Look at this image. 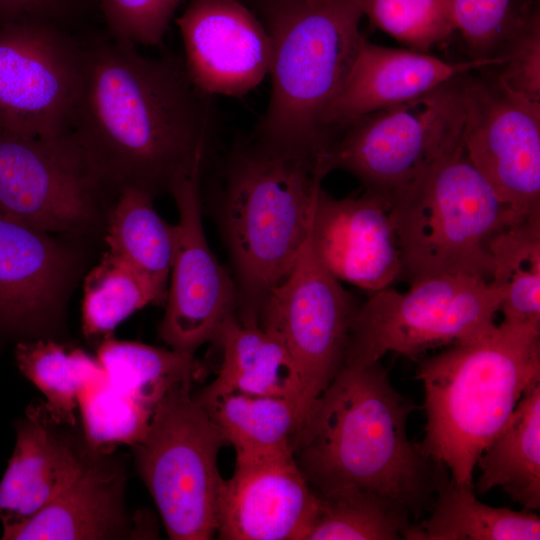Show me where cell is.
<instances>
[{
    "instance_id": "1",
    "label": "cell",
    "mask_w": 540,
    "mask_h": 540,
    "mask_svg": "<svg viewBox=\"0 0 540 540\" xmlns=\"http://www.w3.org/2000/svg\"><path fill=\"white\" fill-rule=\"evenodd\" d=\"M212 98L193 84L183 60L148 57L116 40L98 43L84 48L69 134L109 193L132 187L155 197L204 166Z\"/></svg>"
},
{
    "instance_id": "2",
    "label": "cell",
    "mask_w": 540,
    "mask_h": 540,
    "mask_svg": "<svg viewBox=\"0 0 540 540\" xmlns=\"http://www.w3.org/2000/svg\"><path fill=\"white\" fill-rule=\"evenodd\" d=\"M416 405L391 384L380 361L343 366L306 413L295 460L318 496L349 490L389 497L415 521L430 510L446 468L412 443Z\"/></svg>"
},
{
    "instance_id": "3",
    "label": "cell",
    "mask_w": 540,
    "mask_h": 540,
    "mask_svg": "<svg viewBox=\"0 0 540 540\" xmlns=\"http://www.w3.org/2000/svg\"><path fill=\"white\" fill-rule=\"evenodd\" d=\"M425 435L420 451L450 479L473 486L478 457L523 393L540 382V323L504 320L481 336L425 358Z\"/></svg>"
},
{
    "instance_id": "4",
    "label": "cell",
    "mask_w": 540,
    "mask_h": 540,
    "mask_svg": "<svg viewBox=\"0 0 540 540\" xmlns=\"http://www.w3.org/2000/svg\"><path fill=\"white\" fill-rule=\"evenodd\" d=\"M271 90L254 139L320 162L335 141L328 113L365 37L357 0H262Z\"/></svg>"
},
{
    "instance_id": "5",
    "label": "cell",
    "mask_w": 540,
    "mask_h": 540,
    "mask_svg": "<svg viewBox=\"0 0 540 540\" xmlns=\"http://www.w3.org/2000/svg\"><path fill=\"white\" fill-rule=\"evenodd\" d=\"M325 175L312 159L267 148L236 146L221 197L225 240L235 271L236 317L258 324L269 293L294 267L311 230Z\"/></svg>"
},
{
    "instance_id": "6",
    "label": "cell",
    "mask_w": 540,
    "mask_h": 540,
    "mask_svg": "<svg viewBox=\"0 0 540 540\" xmlns=\"http://www.w3.org/2000/svg\"><path fill=\"white\" fill-rule=\"evenodd\" d=\"M390 202L401 257L400 280L411 284L442 274L490 280L489 243L509 226V220L463 143Z\"/></svg>"
},
{
    "instance_id": "7",
    "label": "cell",
    "mask_w": 540,
    "mask_h": 540,
    "mask_svg": "<svg viewBox=\"0 0 540 540\" xmlns=\"http://www.w3.org/2000/svg\"><path fill=\"white\" fill-rule=\"evenodd\" d=\"M192 382H179L164 394L145 438L132 447L139 474L173 540L216 535L224 481L218 455L228 443L191 394Z\"/></svg>"
},
{
    "instance_id": "8",
    "label": "cell",
    "mask_w": 540,
    "mask_h": 540,
    "mask_svg": "<svg viewBox=\"0 0 540 540\" xmlns=\"http://www.w3.org/2000/svg\"><path fill=\"white\" fill-rule=\"evenodd\" d=\"M461 77L346 124L321 159L325 176L344 170L389 200L423 179L463 143Z\"/></svg>"
},
{
    "instance_id": "9",
    "label": "cell",
    "mask_w": 540,
    "mask_h": 540,
    "mask_svg": "<svg viewBox=\"0 0 540 540\" xmlns=\"http://www.w3.org/2000/svg\"><path fill=\"white\" fill-rule=\"evenodd\" d=\"M502 296L489 282L466 274L426 277L399 292L372 293L354 317L346 367H361L395 352L415 359L428 349L471 341L492 328Z\"/></svg>"
},
{
    "instance_id": "10",
    "label": "cell",
    "mask_w": 540,
    "mask_h": 540,
    "mask_svg": "<svg viewBox=\"0 0 540 540\" xmlns=\"http://www.w3.org/2000/svg\"><path fill=\"white\" fill-rule=\"evenodd\" d=\"M70 134L55 139L0 131V213L48 233L105 231L114 201Z\"/></svg>"
},
{
    "instance_id": "11",
    "label": "cell",
    "mask_w": 540,
    "mask_h": 540,
    "mask_svg": "<svg viewBox=\"0 0 540 540\" xmlns=\"http://www.w3.org/2000/svg\"><path fill=\"white\" fill-rule=\"evenodd\" d=\"M359 305L320 263L309 235L291 272L260 310L259 326L282 343L296 366L302 421L344 365Z\"/></svg>"
},
{
    "instance_id": "12",
    "label": "cell",
    "mask_w": 540,
    "mask_h": 540,
    "mask_svg": "<svg viewBox=\"0 0 540 540\" xmlns=\"http://www.w3.org/2000/svg\"><path fill=\"white\" fill-rule=\"evenodd\" d=\"M84 48L41 19L0 26V131L55 139L70 133Z\"/></svg>"
},
{
    "instance_id": "13",
    "label": "cell",
    "mask_w": 540,
    "mask_h": 540,
    "mask_svg": "<svg viewBox=\"0 0 540 540\" xmlns=\"http://www.w3.org/2000/svg\"><path fill=\"white\" fill-rule=\"evenodd\" d=\"M460 78L463 145L507 210L509 226L540 214V102L495 74Z\"/></svg>"
},
{
    "instance_id": "14",
    "label": "cell",
    "mask_w": 540,
    "mask_h": 540,
    "mask_svg": "<svg viewBox=\"0 0 540 540\" xmlns=\"http://www.w3.org/2000/svg\"><path fill=\"white\" fill-rule=\"evenodd\" d=\"M203 167L179 177L170 190L179 213L177 242L158 326L160 339L171 349L193 354L214 341L221 325L237 311L235 280L211 251L203 229Z\"/></svg>"
},
{
    "instance_id": "15",
    "label": "cell",
    "mask_w": 540,
    "mask_h": 540,
    "mask_svg": "<svg viewBox=\"0 0 540 540\" xmlns=\"http://www.w3.org/2000/svg\"><path fill=\"white\" fill-rule=\"evenodd\" d=\"M81 258L75 246L0 213V337L56 339Z\"/></svg>"
},
{
    "instance_id": "16",
    "label": "cell",
    "mask_w": 540,
    "mask_h": 540,
    "mask_svg": "<svg viewBox=\"0 0 540 540\" xmlns=\"http://www.w3.org/2000/svg\"><path fill=\"white\" fill-rule=\"evenodd\" d=\"M319 505L293 449L236 456L223 481L216 535L222 540H305Z\"/></svg>"
},
{
    "instance_id": "17",
    "label": "cell",
    "mask_w": 540,
    "mask_h": 540,
    "mask_svg": "<svg viewBox=\"0 0 540 540\" xmlns=\"http://www.w3.org/2000/svg\"><path fill=\"white\" fill-rule=\"evenodd\" d=\"M177 25L187 74L206 95L241 97L268 75L269 34L240 0H192Z\"/></svg>"
},
{
    "instance_id": "18",
    "label": "cell",
    "mask_w": 540,
    "mask_h": 540,
    "mask_svg": "<svg viewBox=\"0 0 540 540\" xmlns=\"http://www.w3.org/2000/svg\"><path fill=\"white\" fill-rule=\"evenodd\" d=\"M390 209L389 199L368 190L337 199L320 188L310 241L320 263L337 280L372 293L400 280L401 257Z\"/></svg>"
},
{
    "instance_id": "19",
    "label": "cell",
    "mask_w": 540,
    "mask_h": 540,
    "mask_svg": "<svg viewBox=\"0 0 540 540\" xmlns=\"http://www.w3.org/2000/svg\"><path fill=\"white\" fill-rule=\"evenodd\" d=\"M15 428V447L0 482L3 529L26 521L63 491L90 450L77 425L56 421L42 401L32 402Z\"/></svg>"
},
{
    "instance_id": "20",
    "label": "cell",
    "mask_w": 540,
    "mask_h": 540,
    "mask_svg": "<svg viewBox=\"0 0 540 540\" xmlns=\"http://www.w3.org/2000/svg\"><path fill=\"white\" fill-rule=\"evenodd\" d=\"M501 63L499 57L448 61L428 52L377 45L365 38L328 113L327 125L336 139L346 124L360 116L412 101L474 70Z\"/></svg>"
},
{
    "instance_id": "21",
    "label": "cell",
    "mask_w": 540,
    "mask_h": 540,
    "mask_svg": "<svg viewBox=\"0 0 540 540\" xmlns=\"http://www.w3.org/2000/svg\"><path fill=\"white\" fill-rule=\"evenodd\" d=\"M122 455L90 448L75 479L26 521L3 529L7 540L122 539L130 534Z\"/></svg>"
},
{
    "instance_id": "22",
    "label": "cell",
    "mask_w": 540,
    "mask_h": 540,
    "mask_svg": "<svg viewBox=\"0 0 540 540\" xmlns=\"http://www.w3.org/2000/svg\"><path fill=\"white\" fill-rule=\"evenodd\" d=\"M215 341L221 345L222 362L214 381L194 396L196 400L233 392L285 397L297 403L302 418L299 374L276 337L234 315L221 325Z\"/></svg>"
},
{
    "instance_id": "23",
    "label": "cell",
    "mask_w": 540,
    "mask_h": 540,
    "mask_svg": "<svg viewBox=\"0 0 540 540\" xmlns=\"http://www.w3.org/2000/svg\"><path fill=\"white\" fill-rule=\"evenodd\" d=\"M154 198L137 188L119 191L107 216L104 238L108 250L125 261L148 288L153 304L165 305L177 228L157 213Z\"/></svg>"
},
{
    "instance_id": "24",
    "label": "cell",
    "mask_w": 540,
    "mask_h": 540,
    "mask_svg": "<svg viewBox=\"0 0 540 540\" xmlns=\"http://www.w3.org/2000/svg\"><path fill=\"white\" fill-rule=\"evenodd\" d=\"M479 493L500 487L523 509L540 508V382L525 390L514 411L478 457Z\"/></svg>"
},
{
    "instance_id": "25",
    "label": "cell",
    "mask_w": 540,
    "mask_h": 540,
    "mask_svg": "<svg viewBox=\"0 0 540 540\" xmlns=\"http://www.w3.org/2000/svg\"><path fill=\"white\" fill-rule=\"evenodd\" d=\"M472 485L458 484L448 471L440 477L430 515L413 524L408 540H539L533 511L496 508L480 502Z\"/></svg>"
},
{
    "instance_id": "26",
    "label": "cell",
    "mask_w": 540,
    "mask_h": 540,
    "mask_svg": "<svg viewBox=\"0 0 540 540\" xmlns=\"http://www.w3.org/2000/svg\"><path fill=\"white\" fill-rule=\"evenodd\" d=\"M198 402L236 456L293 449L302 418L289 398L233 392Z\"/></svg>"
},
{
    "instance_id": "27",
    "label": "cell",
    "mask_w": 540,
    "mask_h": 540,
    "mask_svg": "<svg viewBox=\"0 0 540 540\" xmlns=\"http://www.w3.org/2000/svg\"><path fill=\"white\" fill-rule=\"evenodd\" d=\"M97 359L114 387L151 410L173 385L197 381L205 372V366L193 353L112 336L100 343Z\"/></svg>"
},
{
    "instance_id": "28",
    "label": "cell",
    "mask_w": 540,
    "mask_h": 540,
    "mask_svg": "<svg viewBox=\"0 0 540 540\" xmlns=\"http://www.w3.org/2000/svg\"><path fill=\"white\" fill-rule=\"evenodd\" d=\"M489 249L503 319L540 323V214L495 234Z\"/></svg>"
},
{
    "instance_id": "29",
    "label": "cell",
    "mask_w": 540,
    "mask_h": 540,
    "mask_svg": "<svg viewBox=\"0 0 540 540\" xmlns=\"http://www.w3.org/2000/svg\"><path fill=\"white\" fill-rule=\"evenodd\" d=\"M14 355L21 373L45 396L52 417L76 426L75 409L80 393L105 375L98 359L46 338L18 342Z\"/></svg>"
},
{
    "instance_id": "30",
    "label": "cell",
    "mask_w": 540,
    "mask_h": 540,
    "mask_svg": "<svg viewBox=\"0 0 540 540\" xmlns=\"http://www.w3.org/2000/svg\"><path fill=\"white\" fill-rule=\"evenodd\" d=\"M318 498L305 540H398L413 525L406 508L381 494L349 490Z\"/></svg>"
},
{
    "instance_id": "31",
    "label": "cell",
    "mask_w": 540,
    "mask_h": 540,
    "mask_svg": "<svg viewBox=\"0 0 540 540\" xmlns=\"http://www.w3.org/2000/svg\"><path fill=\"white\" fill-rule=\"evenodd\" d=\"M153 297L121 258L107 250L85 276L82 329L86 337L111 336L113 330Z\"/></svg>"
},
{
    "instance_id": "32",
    "label": "cell",
    "mask_w": 540,
    "mask_h": 540,
    "mask_svg": "<svg viewBox=\"0 0 540 540\" xmlns=\"http://www.w3.org/2000/svg\"><path fill=\"white\" fill-rule=\"evenodd\" d=\"M78 407L86 443L105 454L114 453L118 445L140 443L154 411L114 387L105 375L83 389Z\"/></svg>"
},
{
    "instance_id": "33",
    "label": "cell",
    "mask_w": 540,
    "mask_h": 540,
    "mask_svg": "<svg viewBox=\"0 0 540 540\" xmlns=\"http://www.w3.org/2000/svg\"><path fill=\"white\" fill-rule=\"evenodd\" d=\"M363 16L407 45L429 52L455 31L448 0H357Z\"/></svg>"
},
{
    "instance_id": "34",
    "label": "cell",
    "mask_w": 540,
    "mask_h": 540,
    "mask_svg": "<svg viewBox=\"0 0 540 540\" xmlns=\"http://www.w3.org/2000/svg\"><path fill=\"white\" fill-rule=\"evenodd\" d=\"M496 57L502 63L495 76L512 90L540 102V12L536 0H528Z\"/></svg>"
},
{
    "instance_id": "35",
    "label": "cell",
    "mask_w": 540,
    "mask_h": 540,
    "mask_svg": "<svg viewBox=\"0 0 540 540\" xmlns=\"http://www.w3.org/2000/svg\"><path fill=\"white\" fill-rule=\"evenodd\" d=\"M528 0H448L451 19L471 60L496 54Z\"/></svg>"
},
{
    "instance_id": "36",
    "label": "cell",
    "mask_w": 540,
    "mask_h": 540,
    "mask_svg": "<svg viewBox=\"0 0 540 540\" xmlns=\"http://www.w3.org/2000/svg\"><path fill=\"white\" fill-rule=\"evenodd\" d=\"M113 40L159 46L181 0H99Z\"/></svg>"
},
{
    "instance_id": "37",
    "label": "cell",
    "mask_w": 540,
    "mask_h": 540,
    "mask_svg": "<svg viewBox=\"0 0 540 540\" xmlns=\"http://www.w3.org/2000/svg\"><path fill=\"white\" fill-rule=\"evenodd\" d=\"M67 0H0L3 22L41 19L60 10Z\"/></svg>"
}]
</instances>
